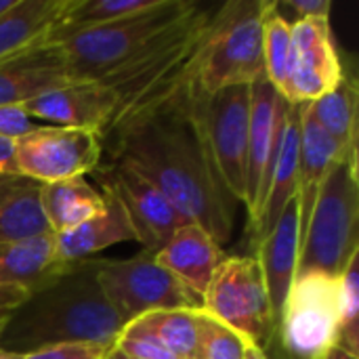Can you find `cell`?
<instances>
[{
    "mask_svg": "<svg viewBox=\"0 0 359 359\" xmlns=\"http://www.w3.org/2000/svg\"><path fill=\"white\" fill-rule=\"evenodd\" d=\"M196 80L166 105L143 116L103 145V160H120L145 177L187 221L223 248L233 229L236 202L223 189L198 116Z\"/></svg>",
    "mask_w": 359,
    "mask_h": 359,
    "instance_id": "cell-1",
    "label": "cell"
},
{
    "mask_svg": "<svg viewBox=\"0 0 359 359\" xmlns=\"http://www.w3.org/2000/svg\"><path fill=\"white\" fill-rule=\"evenodd\" d=\"M99 259L69 263L53 282L13 309L0 349L29 353L59 343L114 345L124 324L97 282Z\"/></svg>",
    "mask_w": 359,
    "mask_h": 359,
    "instance_id": "cell-2",
    "label": "cell"
},
{
    "mask_svg": "<svg viewBox=\"0 0 359 359\" xmlns=\"http://www.w3.org/2000/svg\"><path fill=\"white\" fill-rule=\"evenodd\" d=\"M196 6L198 2L191 0H156L145 11L67 34L48 44L61 48L72 82H97L154 48Z\"/></svg>",
    "mask_w": 359,
    "mask_h": 359,
    "instance_id": "cell-3",
    "label": "cell"
},
{
    "mask_svg": "<svg viewBox=\"0 0 359 359\" xmlns=\"http://www.w3.org/2000/svg\"><path fill=\"white\" fill-rule=\"evenodd\" d=\"M355 250H359L358 145L330 168L318 189L301 229L297 278L305 273L339 278Z\"/></svg>",
    "mask_w": 359,
    "mask_h": 359,
    "instance_id": "cell-4",
    "label": "cell"
},
{
    "mask_svg": "<svg viewBox=\"0 0 359 359\" xmlns=\"http://www.w3.org/2000/svg\"><path fill=\"white\" fill-rule=\"evenodd\" d=\"M271 0H229L217 6L196 67L200 93L212 95L236 84H250L263 65V17Z\"/></svg>",
    "mask_w": 359,
    "mask_h": 359,
    "instance_id": "cell-5",
    "label": "cell"
},
{
    "mask_svg": "<svg viewBox=\"0 0 359 359\" xmlns=\"http://www.w3.org/2000/svg\"><path fill=\"white\" fill-rule=\"evenodd\" d=\"M202 311L261 349L278 334L263 271L255 257L223 259L202 297Z\"/></svg>",
    "mask_w": 359,
    "mask_h": 359,
    "instance_id": "cell-6",
    "label": "cell"
},
{
    "mask_svg": "<svg viewBox=\"0 0 359 359\" xmlns=\"http://www.w3.org/2000/svg\"><path fill=\"white\" fill-rule=\"evenodd\" d=\"M97 282L124 326L149 311L202 309V299L162 269L149 250L130 259H99Z\"/></svg>",
    "mask_w": 359,
    "mask_h": 359,
    "instance_id": "cell-7",
    "label": "cell"
},
{
    "mask_svg": "<svg viewBox=\"0 0 359 359\" xmlns=\"http://www.w3.org/2000/svg\"><path fill=\"white\" fill-rule=\"evenodd\" d=\"M248 111L250 84L227 86L212 95H198V116L210 160L223 189L236 204H244L246 194Z\"/></svg>",
    "mask_w": 359,
    "mask_h": 359,
    "instance_id": "cell-8",
    "label": "cell"
},
{
    "mask_svg": "<svg viewBox=\"0 0 359 359\" xmlns=\"http://www.w3.org/2000/svg\"><path fill=\"white\" fill-rule=\"evenodd\" d=\"M278 334L284 349L297 359H318L337 345L339 278L324 273L294 278L282 309Z\"/></svg>",
    "mask_w": 359,
    "mask_h": 359,
    "instance_id": "cell-9",
    "label": "cell"
},
{
    "mask_svg": "<svg viewBox=\"0 0 359 359\" xmlns=\"http://www.w3.org/2000/svg\"><path fill=\"white\" fill-rule=\"evenodd\" d=\"M103 160L97 133L38 124L15 139L17 172L38 183L93 175Z\"/></svg>",
    "mask_w": 359,
    "mask_h": 359,
    "instance_id": "cell-10",
    "label": "cell"
},
{
    "mask_svg": "<svg viewBox=\"0 0 359 359\" xmlns=\"http://www.w3.org/2000/svg\"><path fill=\"white\" fill-rule=\"evenodd\" d=\"M101 191H109L124 208L143 250L158 252L187 219L135 168L120 160H101L95 168Z\"/></svg>",
    "mask_w": 359,
    "mask_h": 359,
    "instance_id": "cell-11",
    "label": "cell"
},
{
    "mask_svg": "<svg viewBox=\"0 0 359 359\" xmlns=\"http://www.w3.org/2000/svg\"><path fill=\"white\" fill-rule=\"evenodd\" d=\"M290 103L276 90V86L261 74L250 82V111H248V149H246V194L244 206L250 225L269 187L286 128Z\"/></svg>",
    "mask_w": 359,
    "mask_h": 359,
    "instance_id": "cell-12",
    "label": "cell"
},
{
    "mask_svg": "<svg viewBox=\"0 0 359 359\" xmlns=\"http://www.w3.org/2000/svg\"><path fill=\"white\" fill-rule=\"evenodd\" d=\"M343 76L345 67L332 40L330 19H297L282 97L292 105L311 103L332 90Z\"/></svg>",
    "mask_w": 359,
    "mask_h": 359,
    "instance_id": "cell-13",
    "label": "cell"
},
{
    "mask_svg": "<svg viewBox=\"0 0 359 359\" xmlns=\"http://www.w3.org/2000/svg\"><path fill=\"white\" fill-rule=\"evenodd\" d=\"M21 109L34 120L59 128H82L99 135L114 109V95L101 82H69L23 103Z\"/></svg>",
    "mask_w": 359,
    "mask_h": 359,
    "instance_id": "cell-14",
    "label": "cell"
},
{
    "mask_svg": "<svg viewBox=\"0 0 359 359\" xmlns=\"http://www.w3.org/2000/svg\"><path fill=\"white\" fill-rule=\"evenodd\" d=\"M57 44H34L0 61V107H21L34 97L69 84Z\"/></svg>",
    "mask_w": 359,
    "mask_h": 359,
    "instance_id": "cell-15",
    "label": "cell"
},
{
    "mask_svg": "<svg viewBox=\"0 0 359 359\" xmlns=\"http://www.w3.org/2000/svg\"><path fill=\"white\" fill-rule=\"evenodd\" d=\"M299 252H301V204H299V196H294L282 210L273 229L263 240H259V257H255L263 271V280L267 286V294L278 326H280L286 297L297 278Z\"/></svg>",
    "mask_w": 359,
    "mask_h": 359,
    "instance_id": "cell-16",
    "label": "cell"
},
{
    "mask_svg": "<svg viewBox=\"0 0 359 359\" xmlns=\"http://www.w3.org/2000/svg\"><path fill=\"white\" fill-rule=\"evenodd\" d=\"M154 259L162 269L202 299L217 267L223 263L225 252L206 229L187 221L158 252H154Z\"/></svg>",
    "mask_w": 359,
    "mask_h": 359,
    "instance_id": "cell-17",
    "label": "cell"
},
{
    "mask_svg": "<svg viewBox=\"0 0 359 359\" xmlns=\"http://www.w3.org/2000/svg\"><path fill=\"white\" fill-rule=\"evenodd\" d=\"M67 267L69 263L61 261L57 255L53 233L17 242H0V286L4 288H19L34 294Z\"/></svg>",
    "mask_w": 359,
    "mask_h": 359,
    "instance_id": "cell-18",
    "label": "cell"
},
{
    "mask_svg": "<svg viewBox=\"0 0 359 359\" xmlns=\"http://www.w3.org/2000/svg\"><path fill=\"white\" fill-rule=\"evenodd\" d=\"M101 194L105 198V204L95 217L86 219L74 229L55 233V246L61 261L65 263L86 261L114 244L137 242L135 229L122 204L109 191H101Z\"/></svg>",
    "mask_w": 359,
    "mask_h": 359,
    "instance_id": "cell-19",
    "label": "cell"
},
{
    "mask_svg": "<svg viewBox=\"0 0 359 359\" xmlns=\"http://www.w3.org/2000/svg\"><path fill=\"white\" fill-rule=\"evenodd\" d=\"M353 145H345L328 130H324L301 105V128H299V204H301V229L307 223L318 189L330 168L347 156Z\"/></svg>",
    "mask_w": 359,
    "mask_h": 359,
    "instance_id": "cell-20",
    "label": "cell"
},
{
    "mask_svg": "<svg viewBox=\"0 0 359 359\" xmlns=\"http://www.w3.org/2000/svg\"><path fill=\"white\" fill-rule=\"evenodd\" d=\"M299 128H301V105L290 103L282 149H280L269 187L265 191V198L252 223L257 240H263L273 229L286 204L294 196H299Z\"/></svg>",
    "mask_w": 359,
    "mask_h": 359,
    "instance_id": "cell-21",
    "label": "cell"
},
{
    "mask_svg": "<svg viewBox=\"0 0 359 359\" xmlns=\"http://www.w3.org/2000/svg\"><path fill=\"white\" fill-rule=\"evenodd\" d=\"M42 183L21 172L0 175V242L50 236L40 206Z\"/></svg>",
    "mask_w": 359,
    "mask_h": 359,
    "instance_id": "cell-22",
    "label": "cell"
},
{
    "mask_svg": "<svg viewBox=\"0 0 359 359\" xmlns=\"http://www.w3.org/2000/svg\"><path fill=\"white\" fill-rule=\"evenodd\" d=\"M67 4L69 0H15L0 15V61L40 44Z\"/></svg>",
    "mask_w": 359,
    "mask_h": 359,
    "instance_id": "cell-23",
    "label": "cell"
},
{
    "mask_svg": "<svg viewBox=\"0 0 359 359\" xmlns=\"http://www.w3.org/2000/svg\"><path fill=\"white\" fill-rule=\"evenodd\" d=\"M105 204L101 191H97L86 177H72L55 183H42L40 206L44 219L55 233H63L95 217Z\"/></svg>",
    "mask_w": 359,
    "mask_h": 359,
    "instance_id": "cell-24",
    "label": "cell"
},
{
    "mask_svg": "<svg viewBox=\"0 0 359 359\" xmlns=\"http://www.w3.org/2000/svg\"><path fill=\"white\" fill-rule=\"evenodd\" d=\"M305 109L324 130L345 145L358 143V86L347 74L332 90L305 103Z\"/></svg>",
    "mask_w": 359,
    "mask_h": 359,
    "instance_id": "cell-25",
    "label": "cell"
},
{
    "mask_svg": "<svg viewBox=\"0 0 359 359\" xmlns=\"http://www.w3.org/2000/svg\"><path fill=\"white\" fill-rule=\"evenodd\" d=\"M200 311V309H198ZM194 309H166V311H149L137 320H133L130 328H137L166 347L179 359H196V339L198 326Z\"/></svg>",
    "mask_w": 359,
    "mask_h": 359,
    "instance_id": "cell-26",
    "label": "cell"
},
{
    "mask_svg": "<svg viewBox=\"0 0 359 359\" xmlns=\"http://www.w3.org/2000/svg\"><path fill=\"white\" fill-rule=\"evenodd\" d=\"M154 2L156 0H69L67 8L63 11L59 21L48 29L42 42L48 44L67 34L128 17L133 13L149 8Z\"/></svg>",
    "mask_w": 359,
    "mask_h": 359,
    "instance_id": "cell-27",
    "label": "cell"
},
{
    "mask_svg": "<svg viewBox=\"0 0 359 359\" xmlns=\"http://www.w3.org/2000/svg\"><path fill=\"white\" fill-rule=\"evenodd\" d=\"M292 23L278 11L276 2H269L263 17V65L267 80L282 95L286 86V69L290 57Z\"/></svg>",
    "mask_w": 359,
    "mask_h": 359,
    "instance_id": "cell-28",
    "label": "cell"
},
{
    "mask_svg": "<svg viewBox=\"0 0 359 359\" xmlns=\"http://www.w3.org/2000/svg\"><path fill=\"white\" fill-rule=\"evenodd\" d=\"M359 250L351 255L339 276V337L337 345L358 355L359 351Z\"/></svg>",
    "mask_w": 359,
    "mask_h": 359,
    "instance_id": "cell-29",
    "label": "cell"
},
{
    "mask_svg": "<svg viewBox=\"0 0 359 359\" xmlns=\"http://www.w3.org/2000/svg\"><path fill=\"white\" fill-rule=\"evenodd\" d=\"M196 359H246L248 341L202 309L196 318Z\"/></svg>",
    "mask_w": 359,
    "mask_h": 359,
    "instance_id": "cell-30",
    "label": "cell"
},
{
    "mask_svg": "<svg viewBox=\"0 0 359 359\" xmlns=\"http://www.w3.org/2000/svg\"><path fill=\"white\" fill-rule=\"evenodd\" d=\"M114 347L135 359H179L166 347H162L158 341H154L149 334H145L137 328H130V326L122 328Z\"/></svg>",
    "mask_w": 359,
    "mask_h": 359,
    "instance_id": "cell-31",
    "label": "cell"
},
{
    "mask_svg": "<svg viewBox=\"0 0 359 359\" xmlns=\"http://www.w3.org/2000/svg\"><path fill=\"white\" fill-rule=\"evenodd\" d=\"M114 345L101 343H59L25 353L23 359H105Z\"/></svg>",
    "mask_w": 359,
    "mask_h": 359,
    "instance_id": "cell-32",
    "label": "cell"
},
{
    "mask_svg": "<svg viewBox=\"0 0 359 359\" xmlns=\"http://www.w3.org/2000/svg\"><path fill=\"white\" fill-rule=\"evenodd\" d=\"M36 126L38 124L21 107H0V137L15 141Z\"/></svg>",
    "mask_w": 359,
    "mask_h": 359,
    "instance_id": "cell-33",
    "label": "cell"
},
{
    "mask_svg": "<svg viewBox=\"0 0 359 359\" xmlns=\"http://www.w3.org/2000/svg\"><path fill=\"white\" fill-rule=\"evenodd\" d=\"M286 6L297 13L299 19H330V0H286Z\"/></svg>",
    "mask_w": 359,
    "mask_h": 359,
    "instance_id": "cell-34",
    "label": "cell"
},
{
    "mask_svg": "<svg viewBox=\"0 0 359 359\" xmlns=\"http://www.w3.org/2000/svg\"><path fill=\"white\" fill-rule=\"evenodd\" d=\"M2 172H17L15 164V141L0 137V175Z\"/></svg>",
    "mask_w": 359,
    "mask_h": 359,
    "instance_id": "cell-35",
    "label": "cell"
},
{
    "mask_svg": "<svg viewBox=\"0 0 359 359\" xmlns=\"http://www.w3.org/2000/svg\"><path fill=\"white\" fill-rule=\"evenodd\" d=\"M29 294L19 288H4L0 286V309H15L19 307Z\"/></svg>",
    "mask_w": 359,
    "mask_h": 359,
    "instance_id": "cell-36",
    "label": "cell"
},
{
    "mask_svg": "<svg viewBox=\"0 0 359 359\" xmlns=\"http://www.w3.org/2000/svg\"><path fill=\"white\" fill-rule=\"evenodd\" d=\"M318 359H358V355H353V353H349V351H345L343 347H339V345H332L330 349H326L322 355Z\"/></svg>",
    "mask_w": 359,
    "mask_h": 359,
    "instance_id": "cell-37",
    "label": "cell"
},
{
    "mask_svg": "<svg viewBox=\"0 0 359 359\" xmlns=\"http://www.w3.org/2000/svg\"><path fill=\"white\" fill-rule=\"evenodd\" d=\"M246 359H269V358H267L265 349H261V347H257V345L248 343V347H246Z\"/></svg>",
    "mask_w": 359,
    "mask_h": 359,
    "instance_id": "cell-38",
    "label": "cell"
},
{
    "mask_svg": "<svg viewBox=\"0 0 359 359\" xmlns=\"http://www.w3.org/2000/svg\"><path fill=\"white\" fill-rule=\"evenodd\" d=\"M13 316V309H0V337L4 332V328L8 326V320Z\"/></svg>",
    "mask_w": 359,
    "mask_h": 359,
    "instance_id": "cell-39",
    "label": "cell"
},
{
    "mask_svg": "<svg viewBox=\"0 0 359 359\" xmlns=\"http://www.w3.org/2000/svg\"><path fill=\"white\" fill-rule=\"evenodd\" d=\"M105 359H135V358H130V355H126V353H122L120 349H116V347H111V349L107 351V355H105Z\"/></svg>",
    "mask_w": 359,
    "mask_h": 359,
    "instance_id": "cell-40",
    "label": "cell"
},
{
    "mask_svg": "<svg viewBox=\"0 0 359 359\" xmlns=\"http://www.w3.org/2000/svg\"><path fill=\"white\" fill-rule=\"evenodd\" d=\"M0 359H23V355H21V353H13V351L0 349Z\"/></svg>",
    "mask_w": 359,
    "mask_h": 359,
    "instance_id": "cell-41",
    "label": "cell"
},
{
    "mask_svg": "<svg viewBox=\"0 0 359 359\" xmlns=\"http://www.w3.org/2000/svg\"><path fill=\"white\" fill-rule=\"evenodd\" d=\"M13 4H15V0H0V15H2L4 11H8Z\"/></svg>",
    "mask_w": 359,
    "mask_h": 359,
    "instance_id": "cell-42",
    "label": "cell"
}]
</instances>
